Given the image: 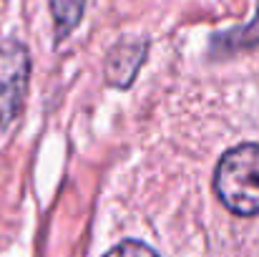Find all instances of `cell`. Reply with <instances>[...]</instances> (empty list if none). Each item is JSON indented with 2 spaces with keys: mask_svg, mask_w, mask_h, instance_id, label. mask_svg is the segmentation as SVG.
<instances>
[{
  "mask_svg": "<svg viewBox=\"0 0 259 257\" xmlns=\"http://www.w3.org/2000/svg\"><path fill=\"white\" fill-rule=\"evenodd\" d=\"M214 189L229 212L242 217L259 214V144L229 149L217 167Z\"/></svg>",
  "mask_w": 259,
  "mask_h": 257,
  "instance_id": "cell-1",
  "label": "cell"
},
{
  "mask_svg": "<svg viewBox=\"0 0 259 257\" xmlns=\"http://www.w3.org/2000/svg\"><path fill=\"white\" fill-rule=\"evenodd\" d=\"M30 76V58L23 43L3 41L0 43V98L5 103V116H13L25 96Z\"/></svg>",
  "mask_w": 259,
  "mask_h": 257,
  "instance_id": "cell-2",
  "label": "cell"
},
{
  "mask_svg": "<svg viewBox=\"0 0 259 257\" xmlns=\"http://www.w3.org/2000/svg\"><path fill=\"white\" fill-rule=\"evenodd\" d=\"M146 48H149V43L139 41V38H128V41L116 43L113 51L106 58V79H108V84L121 86V88L131 84L136 71L141 68V63L146 58Z\"/></svg>",
  "mask_w": 259,
  "mask_h": 257,
  "instance_id": "cell-3",
  "label": "cell"
},
{
  "mask_svg": "<svg viewBox=\"0 0 259 257\" xmlns=\"http://www.w3.org/2000/svg\"><path fill=\"white\" fill-rule=\"evenodd\" d=\"M86 0H51V13L56 23V38H66L83 18Z\"/></svg>",
  "mask_w": 259,
  "mask_h": 257,
  "instance_id": "cell-4",
  "label": "cell"
},
{
  "mask_svg": "<svg viewBox=\"0 0 259 257\" xmlns=\"http://www.w3.org/2000/svg\"><path fill=\"white\" fill-rule=\"evenodd\" d=\"M106 257H159L149 245H144V242H121V245H116L111 252Z\"/></svg>",
  "mask_w": 259,
  "mask_h": 257,
  "instance_id": "cell-5",
  "label": "cell"
}]
</instances>
